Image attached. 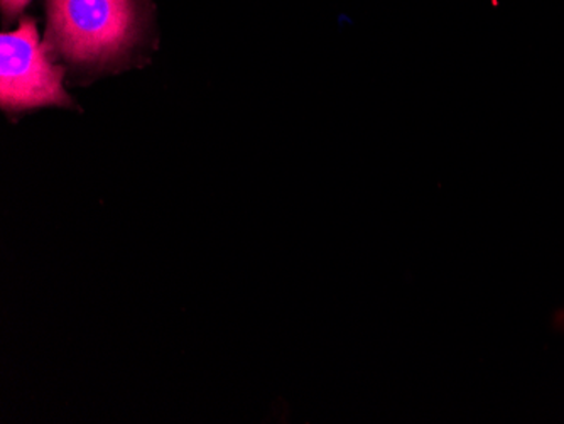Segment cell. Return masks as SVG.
<instances>
[{"mask_svg":"<svg viewBox=\"0 0 564 424\" xmlns=\"http://www.w3.org/2000/svg\"><path fill=\"white\" fill-rule=\"evenodd\" d=\"M47 44L73 65L104 66L134 46L135 0H46Z\"/></svg>","mask_w":564,"mask_h":424,"instance_id":"cell-1","label":"cell"},{"mask_svg":"<svg viewBox=\"0 0 564 424\" xmlns=\"http://www.w3.org/2000/svg\"><path fill=\"white\" fill-rule=\"evenodd\" d=\"M51 46L41 43L36 22L24 18L19 28L0 37V106L4 110L68 107L63 87L65 69L55 65Z\"/></svg>","mask_w":564,"mask_h":424,"instance_id":"cell-2","label":"cell"},{"mask_svg":"<svg viewBox=\"0 0 564 424\" xmlns=\"http://www.w3.org/2000/svg\"><path fill=\"white\" fill-rule=\"evenodd\" d=\"M30 2L31 0H0V6H2L6 18L12 19L21 14Z\"/></svg>","mask_w":564,"mask_h":424,"instance_id":"cell-3","label":"cell"}]
</instances>
